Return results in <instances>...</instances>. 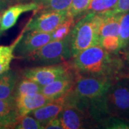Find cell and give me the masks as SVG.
Listing matches in <instances>:
<instances>
[{
  "instance_id": "3957f363",
  "label": "cell",
  "mask_w": 129,
  "mask_h": 129,
  "mask_svg": "<svg viewBox=\"0 0 129 129\" xmlns=\"http://www.w3.org/2000/svg\"><path fill=\"white\" fill-rule=\"evenodd\" d=\"M115 80L77 74L73 88L63 96L65 105L76 107L88 114L90 108L104 95Z\"/></svg>"
},
{
  "instance_id": "4316f807",
  "label": "cell",
  "mask_w": 129,
  "mask_h": 129,
  "mask_svg": "<svg viewBox=\"0 0 129 129\" xmlns=\"http://www.w3.org/2000/svg\"><path fill=\"white\" fill-rule=\"evenodd\" d=\"M44 128L46 129H63L58 116L50 120L45 125Z\"/></svg>"
},
{
  "instance_id": "1f68e13d",
  "label": "cell",
  "mask_w": 129,
  "mask_h": 129,
  "mask_svg": "<svg viewBox=\"0 0 129 129\" xmlns=\"http://www.w3.org/2000/svg\"><path fill=\"white\" fill-rule=\"evenodd\" d=\"M0 128H2V126H1V125H0Z\"/></svg>"
},
{
  "instance_id": "4fadbf2b",
  "label": "cell",
  "mask_w": 129,
  "mask_h": 129,
  "mask_svg": "<svg viewBox=\"0 0 129 129\" xmlns=\"http://www.w3.org/2000/svg\"><path fill=\"white\" fill-rule=\"evenodd\" d=\"M65 106L64 97H61L55 100H53L46 105L42 106L35 111H32L30 115L40 122L42 128L51 119L55 118L62 111Z\"/></svg>"
},
{
  "instance_id": "7c38bea8",
  "label": "cell",
  "mask_w": 129,
  "mask_h": 129,
  "mask_svg": "<svg viewBox=\"0 0 129 129\" xmlns=\"http://www.w3.org/2000/svg\"><path fill=\"white\" fill-rule=\"evenodd\" d=\"M52 101L53 100H50V98H47L41 92L31 95L16 97L14 98L15 106L19 118L27 115L32 111L46 105L47 103Z\"/></svg>"
},
{
  "instance_id": "52a82bcc",
  "label": "cell",
  "mask_w": 129,
  "mask_h": 129,
  "mask_svg": "<svg viewBox=\"0 0 129 129\" xmlns=\"http://www.w3.org/2000/svg\"><path fill=\"white\" fill-rule=\"evenodd\" d=\"M68 16V10L37 11L26 24L27 30L52 32Z\"/></svg>"
},
{
  "instance_id": "cb8c5ba5",
  "label": "cell",
  "mask_w": 129,
  "mask_h": 129,
  "mask_svg": "<svg viewBox=\"0 0 129 129\" xmlns=\"http://www.w3.org/2000/svg\"><path fill=\"white\" fill-rule=\"evenodd\" d=\"M15 129H42L40 121L35 118L30 114L24 115L18 119L17 123L14 125Z\"/></svg>"
},
{
  "instance_id": "e0dca14e",
  "label": "cell",
  "mask_w": 129,
  "mask_h": 129,
  "mask_svg": "<svg viewBox=\"0 0 129 129\" xmlns=\"http://www.w3.org/2000/svg\"><path fill=\"white\" fill-rule=\"evenodd\" d=\"M119 14L103 16L99 27V39L106 36H119Z\"/></svg>"
},
{
  "instance_id": "9c48e42d",
  "label": "cell",
  "mask_w": 129,
  "mask_h": 129,
  "mask_svg": "<svg viewBox=\"0 0 129 129\" xmlns=\"http://www.w3.org/2000/svg\"><path fill=\"white\" fill-rule=\"evenodd\" d=\"M58 117L63 129L98 128L95 122L86 112L74 106L65 105Z\"/></svg>"
},
{
  "instance_id": "5b68a950",
  "label": "cell",
  "mask_w": 129,
  "mask_h": 129,
  "mask_svg": "<svg viewBox=\"0 0 129 129\" xmlns=\"http://www.w3.org/2000/svg\"><path fill=\"white\" fill-rule=\"evenodd\" d=\"M27 59L37 65L62 63L72 59L70 33L60 40H52L28 56Z\"/></svg>"
},
{
  "instance_id": "f546056e",
  "label": "cell",
  "mask_w": 129,
  "mask_h": 129,
  "mask_svg": "<svg viewBox=\"0 0 129 129\" xmlns=\"http://www.w3.org/2000/svg\"><path fill=\"white\" fill-rule=\"evenodd\" d=\"M14 2V4L16 3H19V2H29V0H12Z\"/></svg>"
},
{
  "instance_id": "d6986e66",
  "label": "cell",
  "mask_w": 129,
  "mask_h": 129,
  "mask_svg": "<svg viewBox=\"0 0 129 129\" xmlns=\"http://www.w3.org/2000/svg\"><path fill=\"white\" fill-rule=\"evenodd\" d=\"M118 0H91L86 13H94L103 16L110 15Z\"/></svg>"
},
{
  "instance_id": "603a6c76",
  "label": "cell",
  "mask_w": 129,
  "mask_h": 129,
  "mask_svg": "<svg viewBox=\"0 0 129 129\" xmlns=\"http://www.w3.org/2000/svg\"><path fill=\"white\" fill-rule=\"evenodd\" d=\"M120 51L129 42V12L119 14Z\"/></svg>"
},
{
  "instance_id": "83f0119b",
  "label": "cell",
  "mask_w": 129,
  "mask_h": 129,
  "mask_svg": "<svg viewBox=\"0 0 129 129\" xmlns=\"http://www.w3.org/2000/svg\"><path fill=\"white\" fill-rule=\"evenodd\" d=\"M14 4V2L12 0H0V12H4L9 6Z\"/></svg>"
},
{
  "instance_id": "9a60e30c",
  "label": "cell",
  "mask_w": 129,
  "mask_h": 129,
  "mask_svg": "<svg viewBox=\"0 0 129 129\" xmlns=\"http://www.w3.org/2000/svg\"><path fill=\"white\" fill-rule=\"evenodd\" d=\"M20 75L9 69L0 74V98L14 100V91Z\"/></svg>"
},
{
  "instance_id": "2e32d148",
  "label": "cell",
  "mask_w": 129,
  "mask_h": 129,
  "mask_svg": "<svg viewBox=\"0 0 129 129\" xmlns=\"http://www.w3.org/2000/svg\"><path fill=\"white\" fill-rule=\"evenodd\" d=\"M27 30V26L23 28L17 39L9 45H0V74L3 73L10 69V64L14 58V49L22 38L24 32Z\"/></svg>"
},
{
  "instance_id": "30bf717a",
  "label": "cell",
  "mask_w": 129,
  "mask_h": 129,
  "mask_svg": "<svg viewBox=\"0 0 129 129\" xmlns=\"http://www.w3.org/2000/svg\"><path fill=\"white\" fill-rule=\"evenodd\" d=\"M77 73L71 66V69L62 75L53 82L42 86L40 92L50 100H55L64 96L73 88Z\"/></svg>"
},
{
  "instance_id": "4dcf8cb0",
  "label": "cell",
  "mask_w": 129,
  "mask_h": 129,
  "mask_svg": "<svg viewBox=\"0 0 129 129\" xmlns=\"http://www.w3.org/2000/svg\"><path fill=\"white\" fill-rule=\"evenodd\" d=\"M1 18H2V17H1V15H0V22H1Z\"/></svg>"
},
{
  "instance_id": "44dd1931",
  "label": "cell",
  "mask_w": 129,
  "mask_h": 129,
  "mask_svg": "<svg viewBox=\"0 0 129 129\" xmlns=\"http://www.w3.org/2000/svg\"><path fill=\"white\" fill-rule=\"evenodd\" d=\"M75 23V20L73 17L68 16L62 23L51 32L52 40H60L67 37L72 31Z\"/></svg>"
},
{
  "instance_id": "277c9868",
  "label": "cell",
  "mask_w": 129,
  "mask_h": 129,
  "mask_svg": "<svg viewBox=\"0 0 129 129\" xmlns=\"http://www.w3.org/2000/svg\"><path fill=\"white\" fill-rule=\"evenodd\" d=\"M103 17L89 12L75 22L70 32L72 58L88 47L100 44L98 32Z\"/></svg>"
},
{
  "instance_id": "d4e9b609",
  "label": "cell",
  "mask_w": 129,
  "mask_h": 129,
  "mask_svg": "<svg viewBox=\"0 0 129 129\" xmlns=\"http://www.w3.org/2000/svg\"><path fill=\"white\" fill-rule=\"evenodd\" d=\"M100 45L106 51L111 53H117L120 51L119 36H106L100 39Z\"/></svg>"
},
{
  "instance_id": "8fae6325",
  "label": "cell",
  "mask_w": 129,
  "mask_h": 129,
  "mask_svg": "<svg viewBox=\"0 0 129 129\" xmlns=\"http://www.w3.org/2000/svg\"><path fill=\"white\" fill-rule=\"evenodd\" d=\"M38 9V5L33 2H19L9 6L3 12L2 15L0 22V35L13 27L22 14L32 11L35 12Z\"/></svg>"
},
{
  "instance_id": "5bb4252c",
  "label": "cell",
  "mask_w": 129,
  "mask_h": 129,
  "mask_svg": "<svg viewBox=\"0 0 129 129\" xmlns=\"http://www.w3.org/2000/svg\"><path fill=\"white\" fill-rule=\"evenodd\" d=\"M19 118L14 100L0 98V125L2 128H13Z\"/></svg>"
},
{
  "instance_id": "484cf974",
  "label": "cell",
  "mask_w": 129,
  "mask_h": 129,
  "mask_svg": "<svg viewBox=\"0 0 129 129\" xmlns=\"http://www.w3.org/2000/svg\"><path fill=\"white\" fill-rule=\"evenodd\" d=\"M129 12V0H118L115 8L113 9L110 15L121 14Z\"/></svg>"
},
{
  "instance_id": "ffe728a7",
  "label": "cell",
  "mask_w": 129,
  "mask_h": 129,
  "mask_svg": "<svg viewBox=\"0 0 129 129\" xmlns=\"http://www.w3.org/2000/svg\"><path fill=\"white\" fill-rule=\"evenodd\" d=\"M29 2H35L38 5L37 11H64L68 9L72 0H29Z\"/></svg>"
},
{
  "instance_id": "6da1fadb",
  "label": "cell",
  "mask_w": 129,
  "mask_h": 129,
  "mask_svg": "<svg viewBox=\"0 0 129 129\" xmlns=\"http://www.w3.org/2000/svg\"><path fill=\"white\" fill-rule=\"evenodd\" d=\"M72 59L71 66L78 75L112 79L119 78L121 61L106 51L100 44L84 50Z\"/></svg>"
},
{
  "instance_id": "ac0fdd59",
  "label": "cell",
  "mask_w": 129,
  "mask_h": 129,
  "mask_svg": "<svg viewBox=\"0 0 129 129\" xmlns=\"http://www.w3.org/2000/svg\"><path fill=\"white\" fill-rule=\"evenodd\" d=\"M42 86L30 79L20 75L14 91V98L16 97L35 94L41 91Z\"/></svg>"
},
{
  "instance_id": "f1b7e54d",
  "label": "cell",
  "mask_w": 129,
  "mask_h": 129,
  "mask_svg": "<svg viewBox=\"0 0 129 129\" xmlns=\"http://www.w3.org/2000/svg\"><path fill=\"white\" fill-rule=\"evenodd\" d=\"M121 50H123V55H124L125 60L127 61V62L129 64V42L128 45L125 47L124 48H123Z\"/></svg>"
},
{
  "instance_id": "7402d4cb",
  "label": "cell",
  "mask_w": 129,
  "mask_h": 129,
  "mask_svg": "<svg viewBox=\"0 0 129 129\" xmlns=\"http://www.w3.org/2000/svg\"><path fill=\"white\" fill-rule=\"evenodd\" d=\"M91 0H72L70 7L68 9V15L77 21L85 14Z\"/></svg>"
},
{
  "instance_id": "ba28073f",
  "label": "cell",
  "mask_w": 129,
  "mask_h": 129,
  "mask_svg": "<svg viewBox=\"0 0 129 129\" xmlns=\"http://www.w3.org/2000/svg\"><path fill=\"white\" fill-rule=\"evenodd\" d=\"M50 41L51 32L26 30L14 49V56L17 58H27Z\"/></svg>"
},
{
  "instance_id": "d6a6232c",
  "label": "cell",
  "mask_w": 129,
  "mask_h": 129,
  "mask_svg": "<svg viewBox=\"0 0 129 129\" xmlns=\"http://www.w3.org/2000/svg\"></svg>"
},
{
  "instance_id": "8992f818",
  "label": "cell",
  "mask_w": 129,
  "mask_h": 129,
  "mask_svg": "<svg viewBox=\"0 0 129 129\" xmlns=\"http://www.w3.org/2000/svg\"><path fill=\"white\" fill-rule=\"evenodd\" d=\"M70 69L71 64L67 61L60 64L37 65L25 68L22 72L21 75L32 80L42 87L53 82Z\"/></svg>"
},
{
  "instance_id": "7a4b0ae2",
  "label": "cell",
  "mask_w": 129,
  "mask_h": 129,
  "mask_svg": "<svg viewBox=\"0 0 129 129\" xmlns=\"http://www.w3.org/2000/svg\"><path fill=\"white\" fill-rule=\"evenodd\" d=\"M89 115L98 126L108 116L129 121V76L115 79L104 95L91 107Z\"/></svg>"
}]
</instances>
